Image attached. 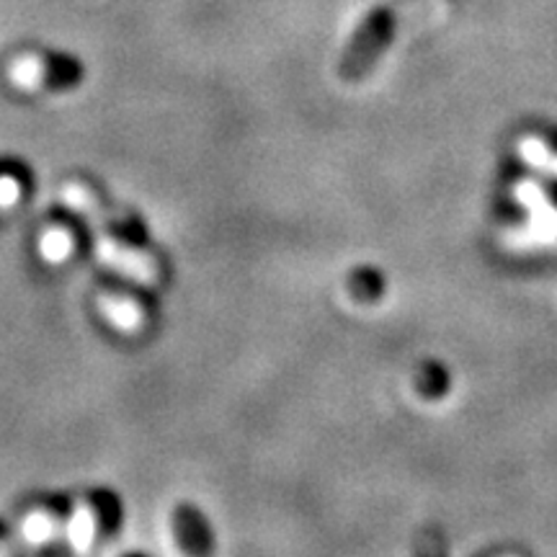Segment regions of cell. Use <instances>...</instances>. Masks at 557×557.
Listing matches in <instances>:
<instances>
[{"label":"cell","mask_w":557,"mask_h":557,"mask_svg":"<svg viewBox=\"0 0 557 557\" xmlns=\"http://www.w3.org/2000/svg\"><path fill=\"white\" fill-rule=\"evenodd\" d=\"M173 537L178 547L189 555L214 553V534L205 513L194 504H178L171 513Z\"/></svg>","instance_id":"3957f363"},{"label":"cell","mask_w":557,"mask_h":557,"mask_svg":"<svg viewBox=\"0 0 557 557\" xmlns=\"http://www.w3.org/2000/svg\"><path fill=\"white\" fill-rule=\"evenodd\" d=\"M101 256L109 263H114L116 269L129 271L145 282H158L163 269H160L158 256H152L150 250L139 248L132 243L124 233H107L101 240Z\"/></svg>","instance_id":"7a4b0ae2"},{"label":"cell","mask_w":557,"mask_h":557,"mask_svg":"<svg viewBox=\"0 0 557 557\" xmlns=\"http://www.w3.org/2000/svg\"><path fill=\"white\" fill-rule=\"evenodd\" d=\"M348 287H351V295L354 297L369 302V299H377L382 284H380V276L374 274V271L361 269L351 278H348Z\"/></svg>","instance_id":"8992f818"},{"label":"cell","mask_w":557,"mask_h":557,"mask_svg":"<svg viewBox=\"0 0 557 557\" xmlns=\"http://www.w3.org/2000/svg\"><path fill=\"white\" fill-rule=\"evenodd\" d=\"M83 75H86V70H83L78 60L70 58V54L52 52L37 62V78H34L37 83L34 86L50 90H70L81 86Z\"/></svg>","instance_id":"277c9868"},{"label":"cell","mask_w":557,"mask_h":557,"mask_svg":"<svg viewBox=\"0 0 557 557\" xmlns=\"http://www.w3.org/2000/svg\"><path fill=\"white\" fill-rule=\"evenodd\" d=\"M3 534H5V527H3V524H0V540H3Z\"/></svg>","instance_id":"ba28073f"},{"label":"cell","mask_w":557,"mask_h":557,"mask_svg":"<svg viewBox=\"0 0 557 557\" xmlns=\"http://www.w3.org/2000/svg\"><path fill=\"white\" fill-rule=\"evenodd\" d=\"M90 506H94L96 524H99V537H111L122 524L120 498L111 491H96L94 496H90Z\"/></svg>","instance_id":"5b68a950"},{"label":"cell","mask_w":557,"mask_h":557,"mask_svg":"<svg viewBox=\"0 0 557 557\" xmlns=\"http://www.w3.org/2000/svg\"><path fill=\"white\" fill-rule=\"evenodd\" d=\"M395 32H398V13L393 9L369 11L364 21L357 26L354 37L348 39L344 54H341L338 75L346 83H357L377 65V60L393 45Z\"/></svg>","instance_id":"6da1fadb"},{"label":"cell","mask_w":557,"mask_h":557,"mask_svg":"<svg viewBox=\"0 0 557 557\" xmlns=\"http://www.w3.org/2000/svg\"><path fill=\"white\" fill-rule=\"evenodd\" d=\"M521 152H524L527 160H532V163H537L540 169L557 171V160L549 158V152L545 150V145H542V143H534V139H527V143L521 145Z\"/></svg>","instance_id":"52a82bcc"}]
</instances>
